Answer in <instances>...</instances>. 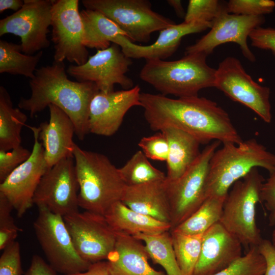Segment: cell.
Wrapping results in <instances>:
<instances>
[{
    "label": "cell",
    "mask_w": 275,
    "mask_h": 275,
    "mask_svg": "<svg viewBox=\"0 0 275 275\" xmlns=\"http://www.w3.org/2000/svg\"><path fill=\"white\" fill-rule=\"evenodd\" d=\"M140 103L153 131L174 127L191 134L201 144L211 141L238 144L243 141L227 112L205 97L173 99L161 94L141 92Z\"/></svg>",
    "instance_id": "1"
},
{
    "label": "cell",
    "mask_w": 275,
    "mask_h": 275,
    "mask_svg": "<svg viewBox=\"0 0 275 275\" xmlns=\"http://www.w3.org/2000/svg\"><path fill=\"white\" fill-rule=\"evenodd\" d=\"M66 72L64 62L56 61L37 69L29 81L31 96L21 97L18 106L29 112L31 117L50 104L58 106L71 120L75 134L82 141L90 133V104L99 90L93 82L70 80Z\"/></svg>",
    "instance_id": "2"
},
{
    "label": "cell",
    "mask_w": 275,
    "mask_h": 275,
    "mask_svg": "<svg viewBox=\"0 0 275 275\" xmlns=\"http://www.w3.org/2000/svg\"><path fill=\"white\" fill-rule=\"evenodd\" d=\"M73 157L79 207L104 215L124 195L126 186L119 168L104 154L82 149L76 144Z\"/></svg>",
    "instance_id": "3"
},
{
    "label": "cell",
    "mask_w": 275,
    "mask_h": 275,
    "mask_svg": "<svg viewBox=\"0 0 275 275\" xmlns=\"http://www.w3.org/2000/svg\"><path fill=\"white\" fill-rule=\"evenodd\" d=\"M275 172V154L255 139L225 143L212 156L206 182V196L226 198L230 188L253 169Z\"/></svg>",
    "instance_id": "4"
},
{
    "label": "cell",
    "mask_w": 275,
    "mask_h": 275,
    "mask_svg": "<svg viewBox=\"0 0 275 275\" xmlns=\"http://www.w3.org/2000/svg\"><path fill=\"white\" fill-rule=\"evenodd\" d=\"M207 57L196 53L173 61L146 60L140 77L165 96H198L201 90L215 86L216 69L207 64Z\"/></svg>",
    "instance_id": "5"
},
{
    "label": "cell",
    "mask_w": 275,
    "mask_h": 275,
    "mask_svg": "<svg viewBox=\"0 0 275 275\" xmlns=\"http://www.w3.org/2000/svg\"><path fill=\"white\" fill-rule=\"evenodd\" d=\"M265 180L254 168L236 182L226 198L219 222L248 250L258 246L263 239L257 225L256 211Z\"/></svg>",
    "instance_id": "6"
},
{
    "label": "cell",
    "mask_w": 275,
    "mask_h": 275,
    "mask_svg": "<svg viewBox=\"0 0 275 275\" xmlns=\"http://www.w3.org/2000/svg\"><path fill=\"white\" fill-rule=\"evenodd\" d=\"M87 9L97 11L114 21L131 41L148 42L151 34L176 24L154 11L148 0H82Z\"/></svg>",
    "instance_id": "7"
},
{
    "label": "cell",
    "mask_w": 275,
    "mask_h": 275,
    "mask_svg": "<svg viewBox=\"0 0 275 275\" xmlns=\"http://www.w3.org/2000/svg\"><path fill=\"white\" fill-rule=\"evenodd\" d=\"M221 143L218 141L212 142L181 177L173 181L166 180L170 207L171 230L194 213L207 198L209 163Z\"/></svg>",
    "instance_id": "8"
},
{
    "label": "cell",
    "mask_w": 275,
    "mask_h": 275,
    "mask_svg": "<svg viewBox=\"0 0 275 275\" xmlns=\"http://www.w3.org/2000/svg\"><path fill=\"white\" fill-rule=\"evenodd\" d=\"M38 209L33 228L50 266L64 275L87 270L91 263L78 254L64 217L44 207Z\"/></svg>",
    "instance_id": "9"
},
{
    "label": "cell",
    "mask_w": 275,
    "mask_h": 275,
    "mask_svg": "<svg viewBox=\"0 0 275 275\" xmlns=\"http://www.w3.org/2000/svg\"><path fill=\"white\" fill-rule=\"evenodd\" d=\"M215 88L255 112L264 122L272 120L270 90L255 82L237 58L228 57L216 69Z\"/></svg>",
    "instance_id": "10"
},
{
    "label": "cell",
    "mask_w": 275,
    "mask_h": 275,
    "mask_svg": "<svg viewBox=\"0 0 275 275\" xmlns=\"http://www.w3.org/2000/svg\"><path fill=\"white\" fill-rule=\"evenodd\" d=\"M78 0H53L51 9V41L54 61L67 60L81 65L89 59L84 44V25Z\"/></svg>",
    "instance_id": "11"
},
{
    "label": "cell",
    "mask_w": 275,
    "mask_h": 275,
    "mask_svg": "<svg viewBox=\"0 0 275 275\" xmlns=\"http://www.w3.org/2000/svg\"><path fill=\"white\" fill-rule=\"evenodd\" d=\"M53 0H24L18 11L0 20V36L12 34L20 37L22 52L33 55L50 45Z\"/></svg>",
    "instance_id": "12"
},
{
    "label": "cell",
    "mask_w": 275,
    "mask_h": 275,
    "mask_svg": "<svg viewBox=\"0 0 275 275\" xmlns=\"http://www.w3.org/2000/svg\"><path fill=\"white\" fill-rule=\"evenodd\" d=\"M66 227L79 256L90 263L107 260L113 251L116 232L104 215L79 211L64 217Z\"/></svg>",
    "instance_id": "13"
},
{
    "label": "cell",
    "mask_w": 275,
    "mask_h": 275,
    "mask_svg": "<svg viewBox=\"0 0 275 275\" xmlns=\"http://www.w3.org/2000/svg\"><path fill=\"white\" fill-rule=\"evenodd\" d=\"M77 181L74 157L65 158L42 177L33 198L37 207L65 216L78 211Z\"/></svg>",
    "instance_id": "14"
},
{
    "label": "cell",
    "mask_w": 275,
    "mask_h": 275,
    "mask_svg": "<svg viewBox=\"0 0 275 275\" xmlns=\"http://www.w3.org/2000/svg\"><path fill=\"white\" fill-rule=\"evenodd\" d=\"M132 63L121 47L112 43L106 49L98 50L84 64L70 65L67 73L78 81L93 82L100 91L108 93L114 91L116 84L125 90L134 87L132 79L126 75Z\"/></svg>",
    "instance_id": "15"
},
{
    "label": "cell",
    "mask_w": 275,
    "mask_h": 275,
    "mask_svg": "<svg viewBox=\"0 0 275 275\" xmlns=\"http://www.w3.org/2000/svg\"><path fill=\"white\" fill-rule=\"evenodd\" d=\"M29 127L34 139L31 156L0 183V193L8 199L19 217L33 205L35 193L42 177L49 169L39 139V128Z\"/></svg>",
    "instance_id": "16"
},
{
    "label": "cell",
    "mask_w": 275,
    "mask_h": 275,
    "mask_svg": "<svg viewBox=\"0 0 275 275\" xmlns=\"http://www.w3.org/2000/svg\"><path fill=\"white\" fill-rule=\"evenodd\" d=\"M264 22V16L229 13L226 6L212 22L210 30L194 44L187 46L185 54L201 53L208 56L218 45L233 42L239 46L247 60L254 62L256 57L248 45L247 39L253 30Z\"/></svg>",
    "instance_id": "17"
},
{
    "label": "cell",
    "mask_w": 275,
    "mask_h": 275,
    "mask_svg": "<svg viewBox=\"0 0 275 275\" xmlns=\"http://www.w3.org/2000/svg\"><path fill=\"white\" fill-rule=\"evenodd\" d=\"M141 93L138 85L130 89L108 93L98 91L90 104V132L105 136L114 134L127 112L133 106H141Z\"/></svg>",
    "instance_id": "18"
},
{
    "label": "cell",
    "mask_w": 275,
    "mask_h": 275,
    "mask_svg": "<svg viewBox=\"0 0 275 275\" xmlns=\"http://www.w3.org/2000/svg\"><path fill=\"white\" fill-rule=\"evenodd\" d=\"M240 241L218 222L203 235L200 257L194 275H212L242 256Z\"/></svg>",
    "instance_id": "19"
},
{
    "label": "cell",
    "mask_w": 275,
    "mask_h": 275,
    "mask_svg": "<svg viewBox=\"0 0 275 275\" xmlns=\"http://www.w3.org/2000/svg\"><path fill=\"white\" fill-rule=\"evenodd\" d=\"M211 26L210 22L183 21L161 30L156 40L149 45L136 44L123 35H119L113 43L118 45L124 53L131 59L164 60L177 50L184 36L202 32Z\"/></svg>",
    "instance_id": "20"
},
{
    "label": "cell",
    "mask_w": 275,
    "mask_h": 275,
    "mask_svg": "<svg viewBox=\"0 0 275 275\" xmlns=\"http://www.w3.org/2000/svg\"><path fill=\"white\" fill-rule=\"evenodd\" d=\"M49 120L39 127V139L44 149V156L50 168L61 160L73 157L75 143L73 141L74 125L68 116L58 106L50 104Z\"/></svg>",
    "instance_id": "21"
},
{
    "label": "cell",
    "mask_w": 275,
    "mask_h": 275,
    "mask_svg": "<svg viewBox=\"0 0 275 275\" xmlns=\"http://www.w3.org/2000/svg\"><path fill=\"white\" fill-rule=\"evenodd\" d=\"M116 234L114 249L106 260L112 275H167L150 266L141 240L122 233Z\"/></svg>",
    "instance_id": "22"
},
{
    "label": "cell",
    "mask_w": 275,
    "mask_h": 275,
    "mask_svg": "<svg viewBox=\"0 0 275 275\" xmlns=\"http://www.w3.org/2000/svg\"><path fill=\"white\" fill-rule=\"evenodd\" d=\"M166 180L126 186L121 202L136 212L171 224Z\"/></svg>",
    "instance_id": "23"
},
{
    "label": "cell",
    "mask_w": 275,
    "mask_h": 275,
    "mask_svg": "<svg viewBox=\"0 0 275 275\" xmlns=\"http://www.w3.org/2000/svg\"><path fill=\"white\" fill-rule=\"evenodd\" d=\"M160 131L165 134L169 144L166 179L175 180L197 159L201 153L199 148L201 144L191 134L174 127H166Z\"/></svg>",
    "instance_id": "24"
},
{
    "label": "cell",
    "mask_w": 275,
    "mask_h": 275,
    "mask_svg": "<svg viewBox=\"0 0 275 275\" xmlns=\"http://www.w3.org/2000/svg\"><path fill=\"white\" fill-rule=\"evenodd\" d=\"M116 232L134 236L139 234L154 235L170 231L171 225L136 212L122 202L115 203L104 215Z\"/></svg>",
    "instance_id": "25"
},
{
    "label": "cell",
    "mask_w": 275,
    "mask_h": 275,
    "mask_svg": "<svg viewBox=\"0 0 275 275\" xmlns=\"http://www.w3.org/2000/svg\"><path fill=\"white\" fill-rule=\"evenodd\" d=\"M84 29V44L86 47L104 49L125 33L101 13L90 9L80 11Z\"/></svg>",
    "instance_id": "26"
},
{
    "label": "cell",
    "mask_w": 275,
    "mask_h": 275,
    "mask_svg": "<svg viewBox=\"0 0 275 275\" xmlns=\"http://www.w3.org/2000/svg\"><path fill=\"white\" fill-rule=\"evenodd\" d=\"M28 117L14 108L8 91L0 87V150L10 151L21 146V129Z\"/></svg>",
    "instance_id": "27"
},
{
    "label": "cell",
    "mask_w": 275,
    "mask_h": 275,
    "mask_svg": "<svg viewBox=\"0 0 275 275\" xmlns=\"http://www.w3.org/2000/svg\"><path fill=\"white\" fill-rule=\"evenodd\" d=\"M226 198L208 197L186 219L171 231L188 235L203 234L219 222Z\"/></svg>",
    "instance_id": "28"
},
{
    "label": "cell",
    "mask_w": 275,
    "mask_h": 275,
    "mask_svg": "<svg viewBox=\"0 0 275 275\" xmlns=\"http://www.w3.org/2000/svg\"><path fill=\"white\" fill-rule=\"evenodd\" d=\"M20 44L0 40V73L21 75L32 79L43 51L35 54L22 53Z\"/></svg>",
    "instance_id": "29"
},
{
    "label": "cell",
    "mask_w": 275,
    "mask_h": 275,
    "mask_svg": "<svg viewBox=\"0 0 275 275\" xmlns=\"http://www.w3.org/2000/svg\"><path fill=\"white\" fill-rule=\"evenodd\" d=\"M133 237L145 243L149 258L161 265L167 275H181L170 231L154 235L139 234Z\"/></svg>",
    "instance_id": "30"
},
{
    "label": "cell",
    "mask_w": 275,
    "mask_h": 275,
    "mask_svg": "<svg viewBox=\"0 0 275 275\" xmlns=\"http://www.w3.org/2000/svg\"><path fill=\"white\" fill-rule=\"evenodd\" d=\"M119 171L126 186L141 185L164 180L165 174L156 169L141 150L136 151Z\"/></svg>",
    "instance_id": "31"
},
{
    "label": "cell",
    "mask_w": 275,
    "mask_h": 275,
    "mask_svg": "<svg viewBox=\"0 0 275 275\" xmlns=\"http://www.w3.org/2000/svg\"><path fill=\"white\" fill-rule=\"evenodd\" d=\"M170 233L181 275H194L200 255L203 234L188 235L173 231Z\"/></svg>",
    "instance_id": "32"
},
{
    "label": "cell",
    "mask_w": 275,
    "mask_h": 275,
    "mask_svg": "<svg viewBox=\"0 0 275 275\" xmlns=\"http://www.w3.org/2000/svg\"><path fill=\"white\" fill-rule=\"evenodd\" d=\"M265 269V259L258 246H255L229 266L212 275H264Z\"/></svg>",
    "instance_id": "33"
},
{
    "label": "cell",
    "mask_w": 275,
    "mask_h": 275,
    "mask_svg": "<svg viewBox=\"0 0 275 275\" xmlns=\"http://www.w3.org/2000/svg\"><path fill=\"white\" fill-rule=\"evenodd\" d=\"M226 6L217 0H189L184 21L212 23Z\"/></svg>",
    "instance_id": "34"
},
{
    "label": "cell",
    "mask_w": 275,
    "mask_h": 275,
    "mask_svg": "<svg viewBox=\"0 0 275 275\" xmlns=\"http://www.w3.org/2000/svg\"><path fill=\"white\" fill-rule=\"evenodd\" d=\"M13 207L8 199L0 193V250H4L15 241L22 231L15 224L11 212Z\"/></svg>",
    "instance_id": "35"
},
{
    "label": "cell",
    "mask_w": 275,
    "mask_h": 275,
    "mask_svg": "<svg viewBox=\"0 0 275 275\" xmlns=\"http://www.w3.org/2000/svg\"><path fill=\"white\" fill-rule=\"evenodd\" d=\"M275 8L271 0H230L226 5L228 13L245 16H264Z\"/></svg>",
    "instance_id": "36"
},
{
    "label": "cell",
    "mask_w": 275,
    "mask_h": 275,
    "mask_svg": "<svg viewBox=\"0 0 275 275\" xmlns=\"http://www.w3.org/2000/svg\"><path fill=\"white\" fill-rule=\"evenodd\" d=\"M139 146L145 156L152 160L166 161L169 153V144L165 134L162 131L142 138Z\"/></svg>",
    "instance_id": "37"
},
{
    "label": "cell",
    "mask_w": 275,
    "mask_h": 275,
    "mask_svg": "<svg viewBox=\"0 0 275 275\" xmlns=\"http://www.w3.org/2000/svg\"><path fill=\"white\" fill-rule=\"evenodd\" d=\"M31 155V152L21 145L10 151L0 150V183Z\"/></svg>",
    "instance_id": "38"
},
{
    "label": "cell",
    "mask_w": 275,
    "mask_h": 275,
    "mask_svg": "<svg viewBox=\"0 0 275 275\" xmlns=\"http://www.w3.org/2000/svg\"><path fill=\"white\" fill-rule=\"evenodd\" d=\"M20 248L15 241L7 246L0 257V275H22Z\"/></svg>",
    "instance_id": "39"
},
{
    "label": "cell",
    "mask_w": 275,
    "mask_h": 275,
    "mask_svg": "<svg viewBox=\"0 0 275 275\" xmlns=\"http://www.w3.org/2000/svg\"><path fill=\"white\" fill-rule=\"evenodd\" d=\"M260 202L268 212V225L275 226V172L269 174L263 183L260 194Z\"/></svg>",
    "instance_id": "40"
},
{
    "label": "cell",
    "mask_w": 275,
    "mask_h": 275,
    "mask_svg": "<svg viewBox=\"0 0 275 275\" xmlns=\"http://www.w3.org/2000/svg\"><path fill=\"white\" fill-rule=\"evenodd\" d=\"M249 38L253 46L270 50L275 56V29L258 27L252 31Z\"/></svg>",
    "instance_id": "41"
},
{
    "label": "cell",
    "mask_w": 275,
    "mask_h": 275,
    "mask_svg": "<svg viewBox=\"0 0 275 275\" xmlns=\"http://www.w3.org/2000/svg\"><path fill=\"white\" fill-rule=\"evenodd\" d=\"M258 246L266 262L264 275H275V247L271 241L265 239H263Z\"/></svg>",
    "instance_id": "42"
},
{
    "label": "cell",
    "mask_w": 275,
    "mask_h": 275,
    "mask_svg": "<svg viewBox=\"0 0 275 275\" xmlns=\"http://www.w3.org/2000/svg\"><path fill=\"white\" fill-rule=\"evenodd\" d=\"M56 272L40 256L35 255L25 275H57Z\"/></svg>",
    "instance_id": "43"
},
{
    "label": "cell",
    "mask_w": 275,
    "mask_h": 275,
    "mask_svg": "<svg viewBox=\"0 0 275 275\" xmlns=\"http://www.w3.org/2000/svg\"><path fill=\"white\" fill-rule=\"evenodd\" d=\"M65 275H112L107 261L92 263L86 271Z\"/></svg>",
    "instance_id": "44"
},
{
    "label": "cell",
    "mask_w": 275,
    "mask_h": 275,
    "mask_svg": "<svg viewBox=\"0 0 275 275\" xmlns=\"http://www.w3.org/2000/svg\"><path fill=\"white\" fill-rule=\"evenodd\" d=\"M24 4V0H0V13L7 9L15 12L19 10Z\"/></svg>",
    "instance_id": "45"
},
{
    "label": "cell",
    "mask_w": 275,
    "mask_h": 275,
    "mask_svg": "<svg viewBox=\"0 0 275 275\" xmlns=\"http://www.w3.org/2000/svg\"><path fill=\"white\" fill-rule=\"evenodd\" d=\"M167 2L169 6L173 8L178 17L184 18L185 13L181 1L168 0Z\"/></svg>",
    "instance_id": "46"
},
{
    "label": "cell",
    "mask_w": 275,
    "mask_h": 275,
    "mask_svg": "<svg viewBox=\"0 0 275 275\" xmlns=\"http://www.w3.org/2000/svg\"><path fill=\"white\" fill-rule=\"evenodd\" d=\"M272 244L275 247V228L273 230L272 235H271V240Z\"/></svg>",
    "instance_id": "47"
}]
</instances>
